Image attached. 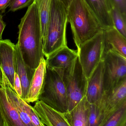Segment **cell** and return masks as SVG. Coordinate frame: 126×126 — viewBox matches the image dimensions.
I'll use <instances>...</instances> for the list:
<instances>
[{"label":"cell","mask_w":126,"mask_h":126,"mask_svg":"<svg viewBox=\"0 0 126 126\" xmlns=\"http://www.w3.org/2000/svg\"><path fill=\"white\" fill-rule=\"evenodd\" d=\"M18 27L17 44L23 59L27 65L36 69L44 54L40 19L34 1L29 6Z\"/></svg>","instance_id":"obj_1"},{"label":"cell","mask_w":126,"mask_h":126,"mask_svg":"<svg viewBox=\"0 0 126 126\" xmlns=\"http://www.w3.org/2000/svg\"><path fill=\"white\" fill-rule=\"evenodd\" d=\"M67 17L77 48L103 30L85 0H72L67 8Z\"/></svg>","instance_id":"obj_2"},{"label":"cell","mask_w":126,"mask_h":126,"mask_svg":"<svg viewBox=\"0 0 126 126\" xmlns=\"http://www.w3.org/2000/svg\"><path fill=\"white\" fill-rule=\"evenodd\" d=\"M67 8L60 0H53L50 20L43 41L44 56L46 57L58 49L67 46Z\"/></svg>","instance_id":"obj_3"},{"label":"cell","mask_w":126,"mask_h":126,"mask_svg":"<svg viewBox=\"0 0 126 126\" xmlns=\"http://www.w3.org/2000/svg\"><path fill=\"white\" fill-rule=\"evenodd\" d=\"M39 100L59 112L68 111L65 85L62 76L55 70L46 67L45 82Z\"/></svg>","instance_id":"obj_4"},{"label":"cell","mask_w":126,"mask_h":126,"mask_svg":"<svg viewBox=\"0 0 126 126\" xmlns=\"http://www.w3.org/2000/svg\"><path fill=\"white\" fill-rule=\"evenodd\" d=\"M54 70L62 76L64 83L69 111L85 96L87 78L84 74L78 56L69 70Z\"/></svg>","instance_id":"obj_5"},{"label":"cell","mask_w":126,"mask_h":126,"mask_svg":"<svg viewBox=\"0 0 126 126\" xmlns=\"http://www.w3.org/2000/svg\"><path fill=\"white\" fill-rule=\"evenodd\" d=\"M105 51L103 30L77 48L79 60L84 74L87 79L102 60Z\"/></svg>","instance_id":"obj_6"},{"label":"cell","mask_w":126,"mask_h":126,"mask_svg":"<svg viewBox=\"0 0 126 126\" xmlns=\"http://www.w3.org/2000/svg\"><path fill=\"white\" fill-rule=\"evenodd\" d=\"M104 63V91L115 88L126 79V58L111 50L105 51Z\"/></svg>","instance_id":"obj_7"},{"label":"cell","mask_w":126,"mask_h":126,"mask_svg":"<svg viewBox=\"0 0 126 126\" xmlns=\"http://www.w3.org/2000/svg\"><path fill=\"white\" fill-rule=\"evenodd\" d=\"M126 102V79L115 88L104 92L98 105L102 114L100 126L104 125L110 116Z\"/></svg>","instance_id":"obj_8"},{"label":"cell","mask_w":126,"mask_h":126,"mask_svg":"<svg viewBox=\"0 0 126 126\" xmlns=\"http://www.w3.org/2000/svg\"><path fill=\"white\" fill-rule=\"evenodd\" d=\"M78 56L77 50L67 46L61 48L50 54L46 60V67L54 70H69Z\"/></svg>","instance_id":"obj_9"},{"label":"cell","mask_w":126,"mask_h":126,"mask_svg":"<svg viewBox=\"0 0 126 126\" xmlns=\"http://www.w3.org/2000/svg\"><path fill=\"white\" fill-rule=\"evenodd\" d=\"M104 63L102 60L87 79L85 96L90 103H98L104 94Z\"/></svg>","instance_id":"obj_10"},{"label":"cell","mask_w":126,"mask_h":126,"mask_svg":"<svg viewBox=\"0 0 126 126\" xmlns=\"http://www.w3.org/2000/svg\"><path fill=\"white\" fill-rule=\"evenodd\" d=\"M15 46L10 40H0V67L13 89Z\"/></svg>","instance_id":"obj_11"},{"label":"cell","mask_w":126,"mask_h":126,"mask_svg":"<svg viewBox=\"0 0 126 126\" xmlns=\"http://www.w3.org/2000/svg\"><path fill=\"white\" fill-rule=\"evenodd\" d=\"M33 107L45 126H70L63 113L57 111L42 101H37Z\"/></svg>","instance_id":"obj_12"},{"label":"cell","mask_w":126,"mask_h":126,"mask_svg":"<svg viewBox=\"0 0 126 126\" xmlns=\"http://www.w3.org/2000/svg\"><path fill=\"white\" fill-rule=\"evenodd\" d=\"M100 23L103 30L114 27L111 12L112 0H85Z\"/></svg>","instance_id":"obj_13"},{"label":"cell","mask_w":126,"mask_h":126,"mask_svg":"<svg viewBox=\"0 0 126 126\" xmlns=\"http://www.w3.org/2000/svg\"><path fill=\"white\" fill-rule=\"evenodd\" d=\"M14 65L15 72L17 74L21 81L23 93L22 98L25 101L36 69L25 64L17 43L15 46Z\"/></svg>","instance_id":"obj_14"},{"label":"cell","mask_w":126,"mask_h":126,"mask_svg":"<svg viewBox=\"0 0 126 126\" xmlns=\"http://www.w3.org/2000/svg\"><path fill=\"white\" fill-rule=\"evenodd\" d=\"M0 115L4 126H25L10 102L3 83L0 87Z\"/></svg>","instance_id":"obj_15"},{"label":"cell","mask_w":126,"mask_h":126,"mask_svg":"<svg viewBox=\"0 0 126 126\" xmlns=\"http://www.w3.org/2000/svg\"><path fill=\"white\" fill-rule=\"evenodd\" d=\"M90 105L85 96L73 109L63 113L70 126H88Z\"/></svg>","instance_id":"obj_16"},{"label":"cell","mask_w":126,"mask_h":126,"mask_svg":"<svg viewBox=\"0 0 126 126\" xmlns=\"http://www.w3.org/2000/svg\"><path fill=\"white\" fill-rule=\"evenodd\" d=\"M46 62L45 58L42 59L39 65L35 70L32 79L28 94L25 101L29 103L39 100L42 90L46 74Z\"/></svg>","instance_id":"obj_17"},{"label":"cell","mask_w":126,"mask_h":126,"mask_svg":"<svg viewBox=\"0 0 126 126\" xmlns=\"http://www.w3.org/2000/svg\"><path fill=\"white\" fill-rule=\"evenodd\" d=\"M105 51L111 50L126 58V38L115 27L104 30Z\"/></svg>","instance_id":"obj_18"},{"label":"cell","mask_w":126,"mask_h":126,"mask_svg":"<svg viewBox=\"0 0 126 126\" xmlns=\"http://www.w3.org/2000/svg\"><path fill=\"white\" fill-rule=\"evenodd\" d=\"M2 71L3 73L2 83L10 102L16 110L21 121L25 126H33L31 119L24 110L22 104V99L16 94L11 86L2 70Z\"/></svg>","instance_id":"obj_19"},{"label":"cell","mask_w":126,"mask_h":126,"mask_svg":"<svg viewBox=\"0 0 126 126\" xmlns=\"http://www.w3.org/2000/svg\"><path fill=\"white\" fill-rule=\"evenodd\" d=\"M33 1L38 9L43 41L46 35L50 20L53 0H34Z\"/></svg>","instance_id":"obj_20"},{"label":"cell","mask_w":126,"mask_h":126,"mask_svg":"<svg viewBox=\"0 0 126 126\" xmlns=\"http://www.w3.org/2000/svg\"><path fill=\"white\" fill-rule=\"evenodd\" d=\"M104 126H126V102L110 116Z\"/></svg>","instance_id":"obj_21"},{"label":"cell","mask_w":126,"mask_h":126,"mask_svg":"<svg viewBox=\"0 0 126 126\" xmlns=\"http://www.w3.org/2000/svg\"><path fill=\"white\" fill-rule=\"evenodd\" d=\"M111 15L114 27L126 38V17L114 7L111 11Z\"/></svg>","instance_id":"obj_22"},{"label":"cell","mask_w":126,"mask_h":126,"mask_svg":"<svg viewBox=\"0 0 126 126\" xmlns=\"http://www.w3.org/2000/svg\"><path fill=\"white\" fill-rule=\"evenodd\" d=\"M102 114L97 103H90L88 113V126H100Z\"/></svg>","instance_id":"obj_23"},{"label":"cell","mask_w":126,"mask_h":126,"mask_svg":"<svg viewBox=\"0 0 126 126\" xmlns=\"http://www.w3.org/2000/svg\"><path fill=\"white\" fill-rule=\"evenodd\" d=\"M22 104L24 110L31 119L33 126H45L40 121L39 118L37 114L33 107L29 104L28 103H27L23 99L22 100Z\"/></svg>","instance_id":"obj_24"},{"label":"cell","mask_w":126,"mask_h":126,"mask_svg":"<svg viewBox=\"0 0 126 126\" xmlns=\"http://www.w3.org/2000/svg\"><path fill=\"white\" fill-rule=\"evenodd\" d=\"M34 0H13L9 5V11L15 12L30 5Z\"/></svg>","instance_id":"obj_25"},{"label":"cell","mask_w":126,"mask_h":126,"mask_svg":"<svg viewBox=\"0 0 126 126\" xmlns=\"http://www.w3.org/2000/svg\"><path fill=\"white\" fill-rule=\"evenodd\" d=\"M114 7L126 17V0H112Z\"/></svg>","instance_id":"obj_26"},{"label":"cell","mask_w":126,"mask_h":126,"mask_svg":"<svg viewBox=\"0 0 126 126\" xmlns=\"http://www.w3.org/2000/svg\"><path fill=\"white\" fill-rule=\"evenodd\" d=\"M14 90L16 94L20 98L22 96V89L21 81L19 76L15 72L14 78Z\"/></svg>","instance_id":"obj_27"},{"label":"cell","mask_w":126,"mask_h":126,"mask_svg":"<svg viewBox=\"0 0 126 126\" xmlns=\"http://www.w3.org/2000/svg\"><path fill=\"white\" fill-rule=\"evenodd\" d=\"M12 0H0V11L2 13L5 12L6 9L9 6Z\"/></svg>","instance_id":"obj_28"},{"label":"cell","mask_w":126,"mask_h":126,"mask_svg":"<svg viewBox=\"0 0 126 126\" xmlns=\"http://www.w3.org/2000/svg\"><path fill=\"white\" fill-rule=\"evenodd\" d=\"M6 26L5 23L3 20V16L0 13V40L2 39L3 32Z\"/></svg>","instance_id":"obj_29"},{"label":"cell","mask_w":126,"mask_h":126,"mask_svg":"<svg viewBox=\"0 0 126 126\" xmlns=\"http://www.w3.org/2000/svg\"><path fill=\"white\" fill-rule=\"evenodd\" d=\"M60 0L64 3V5L67 8L68 7V5L72 0Z\"/></svg>","instance_id":"obj_30"},{"label":"cell","mask_w":126,"mask_h":126,"mask_svg":"<svg viewBox=\"0 0 126 126\" xmlns=\"http://www.w3.org/2000/svg\"><path fill=\"white\" fill-rule=\"evenodd\" d=\"M3 82V73L1 67H0V87L2 85Z\"/></svg>","instance_id":"obj_31"},{"label":"cell","mask_w":126,"mask_h":126,"mask_svg":"<svg viewBox=\"0 0 126 126\" xmlns=\"http://www.w3.org/2000/svg\"><path fill=\"white\" fill-rule=\"evenodd\" d=\"M0 126H4L3 121L0 115Z\"/></svg>","instance_id":"obj_32"}]
</instances>
